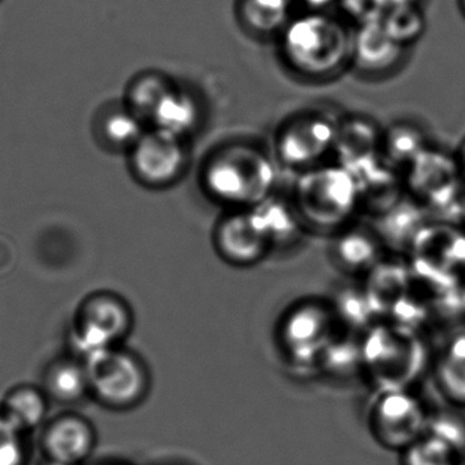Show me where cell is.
Here are the masks:
<instances>
[{
    "mask_svg": "<svg viewBox=\"0 0 465 465\" xmlns=\"http://www.w3.org/2000/svg\"><path fill=\"white\" fill-rule=\"evenodd\" d=\"M431 351L420 329L377 321L361 337V377L372 391L413 389L429 375Z\"/></svg>",
    "mask_w": 465,
    "mask_h": 465,
    "instance_id": "obj_1",
    "label": "cell"
},
{
    "mask_svg": "<svg viewBox=\"0 0 465 465\" xmlns=\"http://www.w3.org/2000/svg\"><path fill=\"white\" fill-rule=\"evenodd\" d=\"M291 203L307 235L328 238L356 222L361 211L355 176L339 164L307 170L296 182Z\"/></svg>",
    "mask_w": 465,
    "mask_h": 465,
    "instance_id": "obj_2",
    "label": "cell"
},
{
    "mask_svg": "<svg viewBox=\"0 0 465 465\" xmlns=\"http://www.w3.org/2000/svg\"><path fill=\"white\" fill-rule=\"evenodd\" d=\"M331 298L306 296L282 310L273 329V344L282 363L301 374H317L337 331Z\"/></svg>",
    "mask_w": 465,
    "mask_h": 465,
    "instance_id": "obj_3",
    "label": "cell"
},
{
    "mask_svg": "<svg viewBox=\"0 0 465 465\" xmlns=\"http://www.w3.org/2000/svg\"><path fill=\"white\" fill-rule=\"evenodd\" d=\"M276 183L273 160L249 145L228 146L213 157L203 175L209 197L225 211L257 208L274 194Z\"/></svg>",
    "mask_w": 465,
    "mask_h": 465,
    "instance_id": "obj_4",
    "label": "cell"
},
{
    "mask_svg": "<svg viewBox=\"0 0 465 465\" xmlns=\"http://www.w3.org/2000/svg\"><path fill=\"white\" fill-rule=\"evenodd\" d=\"M282 32L285 58L302 74L329 77L351 61L352 34L336 18L312 13L290 21Z\"/></svg>",
    "mask_w": 465,
    "mask_h": 465,
    "instance_id": "obj_5",
    "label": "cell"
},
{
    "mask_svg": "<svg viewBox=\"0 0 465 465\" xmlns=\"http://www.w3.org/2000/svg\"><path fill=\"white\" fill-rule=\"evenodd\" d=\"M430 415L413 389H385L372 391L366 427L381 448L401 454L424 434Z\"/></svg>",
    "mask_w": 465,
    "mask_h": 465,
    "instance_id": "obj_6",
    "label": "cell"
},
{
    "mask_svg": "<svg viewBox=\"0 0 465 465\" xmlns=\"http://www.w3.org/2000/svg\"><path fill=\"white\" fill-rule=\"evenodd\" d=\"M91 396L111 410L141 404L151 388L145 361L130 350L114 347L85 359Z\"/></svg>",
    "mask_w": 465,
    "mask_h": 465,
    "instance_id": "obj_7",
    "label": "cell"
},
{
    "mask_svg": "<svg viewBox=\"0 0 465 465\" xmlns=\"http://www.w3.org/2000/svg\"><path fill=\"white\" fill-rule=\"evenodd\" d=\"M132 307L122 296L99 291L84 299L75 312L72 341L75 356L85 359L119 347L133 329Z\"/></svg>",
    "mask_w": 465,
    "mask_h": 465,
    "instance_id": "obj_8",
    "label": "cell"
},
{
    "mask_svg": "<svg viewBox=\"0 0 465 465\" xmlns=\"http://www.w3.org/2000/svg\"><path fill=\"white\" fill-rule=\"evenodd\" d=\"M212 246L228 266L252 268L274 252L271 236L255 209L225 211L212 230Z\"/></svg>",
    "mask_w": 465,
    "mask_h": 465,
    "instance_id": "obj_9",
    "label": "cell"
},
{
    "mask_svg": "<svg viewBox=\"0 0 465 465\" xmlns=\"http://www.w3.org/2000/svg\"><path fill=\"white\" fill-rule=\"evenodd\" d=\"M340 122L328 114H307L287 124L277 143L279 157L285 165L312 170L325 154L333 151Z\"/></svg>",
    "mask_w": 465,
    "mask_h": 465,
    "instance_id": "obj_10",
    "label": "cell"
},
{
    "mask_svg": "<svg viewBox=\"0 0 465 465\" xmlns=\"http://www.w3.org/2000/svg\"><path fill=\"white\" fill-rule=\"evenodd\" d=\"M329 260L350 279L364 280L386 258L385 243L370 223H351L331 235Z\"/></svg>",
    "mask_w": 465,
    "mask_h": 465,
    "instance_id": "obj_11",
    "label": "cell"
},
{
    "mask_svg": "<svg viewBox=\"0 0 465 465\" xmlns=\"http://www.w3.org/2000/svg\"><path fill=\"white\" fill-rule=\"evenodd\" d=\"M96 430L88 419L66 413L45 424L42 448L53 464L81 465L94 453Z\"/></svg>",
    "mask_w": 465,
    "mask_h": 465,
    "instance_id": "obj_12",
    "label": "cell"
},
{
    "mask_svg": "<svg viewBox=\"0 0 465 465\" xmlns=\"http://www.w3.org/2000/svg\"><path fill=\"white\" fill-rule=\"evenodd\" d=\"M408 168V187L426 206L451 197L461 178L459 163L440 151L426 149Z\"/></svg>",
    "mask_w": 465,
    "mask_h": 465,
    "instance_id": "obj_13",
    "label": "cell"
},
{
    "mask_svg": "<svg viewBox=\"0 0 465 465\" xmlns=\"http://www.w3.org/2000/svg\"><path fill=\"white\" fill-rule=\"evenodd\" d=\"M134 167L145 183L165 186L173 183L184 167V152L179 138L156 132L138 143Z\"/></svg>",
    "mask_w": 465,
    "mask_h": 465,
    "instance_id": "obj_14",
    "label": "cell"
},
{
    "mask_svg": "<svg viewBox=\"0 0 465 465\" xmlns=\"http://www.w3.org/2000/svg\"><path fill=\"white\" fill-rule=\"evenodd\" d=\"M382 134L366 119H351L340 124L333 151L339 165L359 176L382 159Z\"/></svg>",
    "mask_w": 465,
    "mask_h": 465,
    "instance_id": "obj_15",
    "label": "cell"
},
{
    "mask_svg": "<svg viewBox=\"0 0 465 465\" xmlns=\"http://www.w3.org/2000/svg\"><path fill=\"white\" fill-rule=\"evenodd\" d=\"M429 377L440 396L454 407H465V333L432 348Z\"/></svg>",
    "mask_w": 465,
    "mask_h": 465,
    "instance_id": "obj_16",
    "label": "cell"
},
{
    "mask_svg": "<svg viewBox=\"0 0 465 465\" xmlns=\"http://www.w3.org/2000/svg\"><path fill=\"white\" fill-rule=\"evenodd\" d=\"M404 47L397 45L388 34L380 20L361 24L352 34V55L351 61L361 72L385 73L393 69L402 59Z\"/></svg>",
    "mask_w": 465,
    "mask_h": 465,
    "instance_id": "obj_17",
    "label": "cell"
},
{
    "mask_svg": "<svg viewBox=\"0 0 465 465\" xmlns=\"http://www.w3.org/2000/svg\"><path fill=\"white\" fill-rule=\"evenodd\" d=\"M43 391L50 401L72 405L91 396L86 363L78 356L51 361L43 375Z\"/></svg>",
    "mask_w": 465,
    "mask_h": 465,
    "instance_id": "obj_18",
    "label": "cell"
},
{
    "mask_svg": "<svg viewBox=\"0 0 465 465\" xmlns=\"http://www.w3.org/2000/svg\"><path fill=\"white\" fill-rule=\"evenodd\" d=\"M50 402L39 386H15L5 396L0 413L26 435L47 423Z\"/></svg>",
    "mask_w": 465,
    "mask_h": 465,
    "instance_id": "obj_19",
    "label": "cell"
},
{
    "mask_svg": "<svg viewBox=\"0 0 465 465\" xmlns=\"http://www.w3.org/2000/svg\"><path fill=\"white\" fill-rule=\"evenodd\" d=\"M254 209L265 224L274 252L292 246L299 238L307 235L291 201L280 200L273 194Z\"/></svg>",
    "mask_w": 465,
    "mask_h": 465,
    "instance_id": "obj_20",
    "label": "cell"
},
{
    "mask_svg": "<svg viewBox=\"0 0 465 465\" xmlns=\"http://www.w3.org/2000/svg\"><path fill=\"white\" fill-rule=\"evenodd\" d=\"M157 132L179 138L189 133L197 124L198 110L187 94L168 91L152 114Z\"/></svg>",
    "mask_w": 465,
    "mask_h": 465,
    "instance_id": "obj_21",
    "label": "cell"
},
{
    "mask_svg": "<svg viewBox=\"0 0 465 465\" xmlns=\"http://www.w3.org/2000/svg\"><path fill=\"white\" fill-rule=\"evenodd\" d=\"M291 2L292 0H242V18L255 34L284 31L290 24Z\"/></svg>",
    "mask_w": 465,
    "mask_h": 465,
    "instance_id": "obj_22",
    "label": "cell"
},
{
    "mask_svg": "<svg viewBox=\"0 0 465 465\" xmlns=\"http://www.w3.org/2000/svg\"><path fill=\"white\" fill-rule=\"evenodd\" d=\"M426 149V140L420 130L412 124H399L382 135L381 154L391 168L404 164L410 167L411 163Z\"/></svg>",
    "mask_w": 465,
    "mask_h": 465,
    "instance_id": "obj_23",
    "label": "cell"
},
{
    "mask_svg": "<svg viewBox=\"0 0 465 465\" xmlns=\"http://www.w3.org/2000/svg\"><path fill=\"white\" fill-rule=\"evenodd\" d=\"M378 20L386 34L401 47L416 42L423 34L424 26H426L423 15L419 10L418 5H407V6L382 10Z\"/></svg>",
    "mask_w": 465,
    "mask_h": 465,
    "instance_id": "obj_24",
    "label": "cell"
},
{
    "mask_svg": "<svg viewBox=\"0 0 465 465\" xmlns=\"http://www.w3.org/2000/svg\"><path fill=\"white\" fill-rule=\"evenodd\" d=\"M402 465H457L459 456L448 443L430 432L424 434L401 454Z\"/></svg>",
    "mask_w": 465,
    "mask_h": 465,
    "instance_id": "obj_25",
    "label": "cell"
},
{
    "mask_svg": "<svg viewBox=\"0 0 465 465\" xmlns=\"http://www.w3.org/2000/svg\"><path fill=\"white\" fill-rule=\"evenodd\" d=\"M25 437L0 413V465L25 464Z\"/></svg>",
    "mask_w": 465,
    "mask_h": 465,
    "instance_id": "obj_26",
    "label": "cell"
},
{
    "mask_svg": "<svg viewBox=\"0 0 465 465\" xmlns=\"http://www.w3.org/2000/svg\"><path fill=\"white\" fill-rule=\"evenodd\" d=\"M339 2L345 15L356 21L358 25L378 20L382 13L378 0H339Z\"/></svg>",
    "mask_w": 465,
    "mask_h": 465,
    "instance_id": "obj_27",
    "label": "cell"
},
{
    "mask_svg": "<svg viewBox=\"0 0 465 465\" xmlns=\"http://www.w3.org/2000/svg\"><path fill=\"white\" fill-rule=\"evenodd\" d=\"M167 92V89L162 84L157 83V81H146V83H143V85L135 89V105L140 107L141 110H149L153 114V111L156 110L157 105L162 102L163 97L165 96Z\"/></svg>",
    "mask_w": 465,
    "mask_h": 465,
    "instance_id": "obj_28",
    "label": "cell"
},
{
    "mask_svg": "<svg viewBox=\"0 0 465 465\" xmlns=\"http://www.w3.org/2000/svg\"><path fill=\"white\" fill-rule=\"evenodd\" d=\"M107 130L110 137L116 143H132L140 135V124L129 115H118L111 119Z\"/></svg>",
    "mask_w": 465,
    "mask_h": 465,
    "instance_id": "obj_29",
    "label": "cell"
},
{
    "mask_svg": "<svg viewBox=\"0 0 465 465\" xmlns=\"http://www.w3.org/2000/svg\"><path fill=\"white\" fill-rule=\"evenodd\" d=\"M381 9H391V7L407 6V5H416L418 0H378Z\"/></svg>",
    "mask_w": 465,
    "mask_h": 465,
    "instance_id": "obj_30",
    "label": "cell"
},
{
    "mask_svg": "<svg viewBox=\"0 0 465 465\" xmlns=\"http://www.w3.org/2000/svg\"><path fill=\"white\" fill-rule=\"evenodd\" d=\"M302 4L312 10L325 9L329 5L333 4V0H299Z\"/></svg>",
    "mask_w": 465,
    "mask_h": 465,
    "instance_id": "obj_31",
    "label": "cell"
},
{
    "mask_svg": "<svg viewBox=\"0 0 465 465\" xmlns=\"http://www.w3.org/2000/svg\"><path fill=\"white\" fill-rule=\"evenodd\" d=\"M460 173L461 175H465V152H464V159H462V163H459Z\"/></svg>",
    "mask_w": 465,
    "mask_h": 465,
    "instance_id": "obj_32",
    "label": "cell"
},
{
    "mask_svg": "<svg viewBox=\"0 0 465 465\" xmlns=\"http://www.w3.org/2000/svg\"><path fill=\"white\" fill-rule=\"evenodd\" d=\"M464 7H465V0H464Z\"/></svg>",
    "mask_w": 465,
    "mask_h": 465,
    "instance_id": "obj_33",
    "label": "cell"
}]
</instances>
